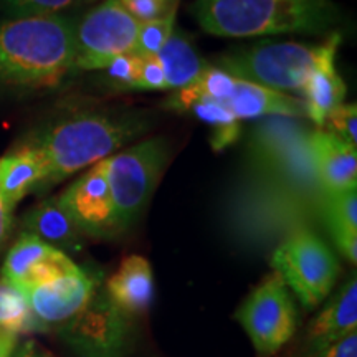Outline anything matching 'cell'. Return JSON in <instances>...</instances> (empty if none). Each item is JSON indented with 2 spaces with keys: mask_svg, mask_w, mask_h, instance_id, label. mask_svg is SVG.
<instances>
[{
  "mask_svg": "<svg viewBox=\"0 0 357 357\" xmlns=\"http://www.w3.org/2000/svg\"><path fill=\"white\" fill-rule=\"evenodd\" d=\"M151 124L153 118L137 109L73 114L53 123L26 141L45 162V178L38 192L109 158L129 141L149 131Z\"/></svg>",
  "mask_w": 357,
  "mask_h": 357,
  "instance_id": "cell-1",
  "label": "cell"
},
{
  "mask_svg": "<svg viewBox=\"0 0 357 357\" xmlns=\"http://www.w3.org/2000/svg\"><path fill=\"white\" fill-rule=\"evenodd\" d=\"M75 20L68 15L17 17L0 22V88L43 91L75 70Z\"/></svg>",
  "mask_w": 357,
  "mask_h": 357,
  "instance_id": "cell-2",
  "label": "cell"
},
{
  "mask_svg": "<svg viewBox=\"0 0 357 357\" xmlns=\"http://www.w3.org/2000/svg\"><path fill=\"white\" fill-rule=\"evenodd\" d=\"M200 29L215 37L324 33L339 20L331 0H194Z\"/></svg>",
  "mask_w": 357,
  "mask_h": 357,
  "instance_id": "cell-3",
  "label": "cell"
},
{
  "mask_svg": "<svg viewBox=\"0 0 357 357\" xmlns=\"http://www.w3.org/2000/svg\"><path fill=\"white\" fill-rule=\"evenodd\" d=\"M310 134L298 118L268 116L250 137L245 174L278 182L319 202L324 192L312 167Z\"/></svg>",
  "mask_w": 357,
  "mask_h": 357,
  "instance_id": "cell-4",
  "label": "cell"
},
{
  "mask_svg": "<svg viewBox=\"0 0 357 357\" xmlns=\"http://www.w3.org/2000/svg\"><path fill=\"white\" fill-rule=\"evenodd\" d=\"M319 202L278 182L245 174L231 192L229 211L231 220L247 235L283 231L288 236L294 230L310 229L307 223L319 217Z\"/></svg>",
  "mask_w": 357,
  "mask_h": 357,
  "instance_id": "cell-5",
  "label": "cell"
},
{
  "mask_svg": "<svg viewBox=\"0 0 357 357\" xmlns=\"http://www.w3.org/2000/svg\"><path fill=\"white\" fill-rule=\"evenodd\" d=\"M167 160L169 144L164 137L137 142L106 158V177L119 230L134 225L144 212L166 171Z\"/></svg>",
  "mask_w": 357,
  "mask_h": 357,
  "instance_id": "cell-6",
  "label": "cell"
},
{
  "mask_svg": "<svg viewBox=\"0 0 357 357\" xmlns=\"http://www.w3.org/2000/svg\"><path fill=\"white\" fill-rule=\"evenodd\" d=\"M271 266L306 310L319 306L328 298L341 271L333 250L311 229L294 230L284 236L273 252Z\"/></svg>",
  "mask_w": 357,
  "mask_h": 357,
  "instance_id": "cell-7",
  "label": "cell"
},
{
  "mask_svg": "<svg viewBox=\"0 0 357 357\" xmlns=\"http://www.w3.org/2000/svg\"><path fill=\"white\" fill-rule=\"evenodd\" d=\"M316 50L318 45L265 42L225 53L218 58V68L238 79L281 93L301 91L314 65Z\"/></svg>",
  "mask_w": 357,
  "mask_h": 357,
  "instance_id": "cell-8",
  "label": "cell"
},
{
  "mask_svg": "<svg viewBox=\"0 0 357 357\" xmlns=\"http://www.w3.org/2000/svg\"><path fill=\"white\" fill-rule=\"evenodd\" d=\"M235 319L242 324L260 357L280 352L298 329L296 306L278 273L268 275L245 298Z\"/></svg>",
  "mask_w": 357,
  "mask_h": 357,
  "instance_id": "cell-9",
  "label": "cell"
},
{
  "mask_svg": "<svg viewBox=\"0 0 357 357\" xmlns=\"http://www.w3.org/2000/svg\"><path fill=\"white\" fill-rule=\"evenodd\" d=\"M141 24L119 0H102L75 20V70H102L109 60L134 52Z\"/></svg>",
  "mask_w": 357,
  "mask_h": 357,
  "instance_id": "cell-10",
  "label": "cell"
},
{
  "mask_svg": "<svg viewBox=\"0 0 357 357\" xmlns=\"http://www.w3.org/2000/svg\"><path fill=\"white\" fill-rule=\"evenodd\" d=\"M132 319L123 314L105 293L63 324V337L79 357H123L131 341Z\"/></svg>",
  "mask_w": 357,
  "mask_h": 357,
  "instance_id": "cell-11",
  "label": "cell"
},
{
  "mask_svg": "<svg viewBox=\"0 0 357 357\" xmlns=\"http://www.w3.org/2000/svg\"><path fill=\"white\" fill-rule=\"evenodd\" d=\"M58 199L83 235L105 238L121 231L106 177V159L89 167Z\"/></svg>",
  "mask_w": 357,
  "mask_h": 357,
  "instance_id": "cell-12",
  "label": "cell"
},
{
  "mask_svg": "<svg viewBox=\"0 0 357 357\" xmlns=\"http://www.w3.org/2000/svg\"><path fill=\"white\" fill-rule=\"evenodd\" d=\"M24 293L33 318L47 329L50 326H63L78 316L95 298L96 280L79 268L75 273L30 288Z\"/></svg>",
  "mask_w": 357,
  "mask_h": 357,
  "instance_id": "cell-13",
  "label": "cell"
},
{
  "mask_svg": "<svg viewBox=\"0 0 357 357\" xmlns=\"http://www.w3.org/2000/svg\"><path fill=\"white\" fill-rule=\"evenodd\" d=\"M341 35L331 33L324 43L318 45L314 65L307 75L301 91L305 93L306 116L312 123L323 128L329 113L344 105L346 83L336 68V53Z\"/></svg>",
  "mask_w": 357,
  "mask_h": 357,
  "instance_id": "cell-14",
  "label": "cell"
},
{
  "mask_svg": "<svg viewBox=\"0 0 357 357\" xmlns=\"http://www.w3.org/2000/svg\"><path fill=\"white\" fill-rule=\"evenodd\" d=\"M310 155L321 190L326 194L356 189L357 149L339 137L314 129L310 134Z\"/></svg>",
  "mask_w": 357,
  "mask_h": 357,
  "instance_id": "cell-15",
  "label": "cell"
},
{
  "mask_svg": "<svg viewBox=\"0 0 357 357\" xmlns=\"http://www.w3.org/2000/svg\"><path fill=\"white\" fill-rule=\"evenodd\" d=\"M105 294L128 318L146 314L154 298V276L149 261L141 255L124 258L106 281Z\"/></svg>",
  "mask_w": 357,
  "mask_h": 357,
  "instance_id": "cell-16",
  "label": "cell"
},
{
  "mask_svg": "<svg viewBox=\"0 0 357 357\" xmlns=\"http://www.w3.org/2000/svg\"><path fill=\"white\" fill-rule=\"evenodd\" d=\"M357 333V280L352 275L306 329L307 354Z\"/></svg>",
  "mask_w": 357,
  "mask_h": 357,
  "instance_id": "cell-17",
  "label": "cell"
},
{
  "mask_svg": "<svg viewBox=\"0 0 357 357\" xmlns=\"http://www.w3.org/2000/svg\"><path fill=\"white\" fill-rule=\"evenodd\" d=\"M225 106L238 121L240 119L268 118V116H287V118L298 119L306 116L305 102L296 100L294 96L238 78H236L235 89Z\"/></svg>",
  "mask_w": 357,
  "mask_h": 357,
  "instance_id": "cell-18",
  "label": "cell"
},
{
  "mask_svg": "<svg viewBox=\"0 0 357 357\" xmlns=\"http://www.w3.org/2000/svg\"><path fill=\"white\" fill-rule=\"evenodd\" d=\"M22 227L58 250H78L83 243V234L61 205L60 199L50 197L35 205L22 218Z\"/></svg>",
  "mask_w": 357,
  "mask_h": 357,
  "instance_id": "cell-19",
  "label": "cell"
},
{
  "mask_svg": "<svg viewBox=\"0 0 357 357\" xmlns=\"http://www.w3.org/2000/svg\"><path fill=\"white\" fill-rule=\"evenodd\" d=\"M43 178L42 155L26 142L0 158V195L12 208L30 192L38 190Z\"/></svg>",
  "mask_w": 357,
  "mask_h": 357,
  "instance_id": "cell-20",
  "label": "cell"
},
{
  "mask_svg": "<svg viewBox=\"0 0 357 357\" xmlns=\"http://www.w3.org/2000/svg\"><path fill=\"white\" fill-rule=\"evenodd\" d=\"M319 218L333 236L339 252L352 265L357 261V190L349 189L323 194L319 202Z\"/></svg>",
  "mask_w": 357,
  "mask_h": 357,
  "instance_id": "cell-21",
  "label": "cell"
},
{
  "mask_svg": "<svg viewBox=\"0 0 357 357\" xmlns=\"http://www.w3.org/2000/svg\"><path fill=\"white\" fill-rule=\"evenodd\" d=\"M166 106L174 111H185L197 116L200 121L213 126L212 147L215 151L225 149L240 136V121L230 113L227 106L215 102L207 98L195 95L190 88L177 89L169 98Z\"/></svg>",
  "mask_w": 357,
  "mask_h": 357,
  "instance_id": "cell-22",
  "label": "cell"
},
{
  "mask_svg": "<svg viewBox=\"0 0 357 357\" xmlns=\"http://www.w3.org/2000/svg\"><path fill=\"white\" fill-rule=\"evenodd\" d=\"M155 58L162 66L167 89L176 91L190 86L207 66L190 40L176 30Z\"/></svg>",
  "mask_w": 357,
  "mask_h": 357,
  "instance_id": "cell-23",
  "label": "cell"
},
{
  "mask_svg": "<svg viewBox=\"0 0 357 357\" xmlns=\"http://www.w3.org/2000/svg\"><path fill=\"white\" fill-rule=\"evenodd\" d=\"M53 250H55V247L45 243L38 236L24 231L19 236V240L12 245V248L8 250L0 280L7 281V283L20 289L30 270L38 261H42L45 257L50 255Z\"/></svg>",
  "mask_w": 357,
  "mask_h": 357,
  "instance_id": "cell-24",
  "label": "cell"
},
{
  "mask_svg": "<svg viewBox=\"0 0 357 357\" xmlns=\"http://www.w3.org/2000/svg\"><path fill=\"white\" fill-rule=\"evenodd\" d=\"M0 328L17 336L43 329L33 318L25 293L3 280H0Z\"/></svg>",
  "mask_w": 357,
  "mask_h": 357,
  "instance_id": "cell-25",
  "label": "cell"
},
{
  "mask_svg": "<svg viewBox=\"0 0 357 357\" xmlns=\"http://www.w3.org/2000/svg\"><path fill=\"white\" fill-rule=\"evenodd\" d=\"M98 0H0V12L8 19L33 15H63L71 8L91 6Z\"/></svg>",
  "mask_w": 357,
  "mask_h": 357,
  "instance_id": "cell-26",
  "label": "cell"
},
{
  "mask_svg": "<svg viewBox=\"0 0 357 357\" xmlns=\"http://www.w3.org/2000/svg\"><path fill=\"white\" fill-rule=\"evenodd\" d=\"M176 10L169 12L167 15L160 17L158 20L146 22L141 24L139 33H137L136 47H134V55L137 56H155L160 48L166 45L169 37L174 33L176 26Z\"/></svg>",
  "mask_w": 357,
  "mask_h": 357,
  "instance_id": "cell-27",
  "label": "cell"
},
{
  "mask_svg": "<svg viewBox=\"0 0 357 357\" xmlns=\"http://www.w3.org/2000/svg\"><path fill=\"white\" fill-rule=\"evenodd\" d=\"M236 78L230 73L218 68V66H205V70L200 73V77L190 84L192 91L195 95L207 98L215 102L225 106V102L230 100L231 93L235 89Z\"/></svg>",
  "mask_w": 357,
  "mask_h": 357,
  "instance_id": "cell-28",
  "label": "cell"
},
{
  "mask_svg": "<svg viewBox=\"0 0 357 357\" xmlns=\"http://www.w3.org/2000/svg\"><path fill=\"white\" fill-rule=\"evenodd\" d=\"M323 131L333 134L346 144L357 146V105H341L329 113L323 124Z\"/></svg>",
  "mask_w": 357,
  "mask_h": 357,
  "instance_id": "cell-29",
  "label": "cell"
},
{
  "mask_svg": "<svg viewBox=\"0 0 357 357\" xmlns=\"http://www.w3.org/2000/svg\"><path fill=\"white\" fill-rule=\"evenodd\" d=\"M139 66L141 56L128 53V55H119L109 60L102 70H106L114 88L134 89L136 88L137 75H139Z\"/></svg>",
  "mask_w": 357,
  "mask_h": 357,
  "instance_id": "cell-30",
  "label": "cell"
},
{
  "mask_svg": "<svg viewBox=\"0 0 357 357\" xmlns=\"http://www.w3.org/2000/svg\"><path fill=\"white\" fill-rule=\"evenodd\" d=\"M139 24L158 20L176 10L178 0H119Z\"/></svg>",
  "mask_w": 357,
  "mask_h": 357,
  "instance_id": "cell-31",
  "label": "cell"
},
{
  "mask_svg": "<svg viewBox=\"0 0 357 357\" xmlns=\"http://www.w3.org/2000/svg\"><path fill=\"white\" fill-rule=\"evenodd\" d=\"M134 89H149V91H162L167 89L166 77H164L162 66L155 56H141L139 75H137L136 88Z\"/></svg>",
  "mask_w": 357,
  "mask_h": 357,
  "instance_id": "cell-32",
  "label": "cell"
},
{
  "mask_svg": "<svg viewBox=\"0 0 357 357\" xmlns=\"http://www.w3.org/2000/svg\"><path fill=\"white\" fill-rule=\"evenodd\" d=\"M306 357H357V333L318 351H312Z\"/></svg>",
  "mask_w": 357,
  "mask_h": 357,
  "instance_id": "cell-33",
  "label": "cell"
},
{
  "mask_svg": "<svg viewBox=\"0 0 357 357\" xmlns=\"http://www.w3.org/2000/svg\"><path fill=\"white\" fill-rule=\"evenodd\" d=\"M13 227V208L0 195V252L6 247Z\"/></svg>",
  "mask_w": 357,
  "mask_h": 357,
  "instance_id": "cell-34",
  "label": "cell"
},
{
  "mask_svg": "<svg viewBox=\"0 0 357 357\" xmlns=\"http://www.w3.org/2000/svg\"><path fill=\"white\" fill-rule=\"evenodd\" d=\"M12 357H53L47 349H43L38 342L25 341L24 344L17 346Z\"/></svg>",
  "mask_w": 357,
  "mask_h": 357,
  "instance_id": "cell-35",
  "label": "cell"
},
{
  "mask_svg": "<svg viewBox=\"0 0 357 357\" xmlns=\"http://www.w3.org/2000/svg\"><path fill=\"white\" fill-rule=\"evenodd\" d=\"M17 346H19V336L0 328V357H12Z\"/></svg>",
  "mask_w": 357,
  "mask_h": 357,
  "instance_id": "cell-36",
  "label": "cell"
}]
</instances>
